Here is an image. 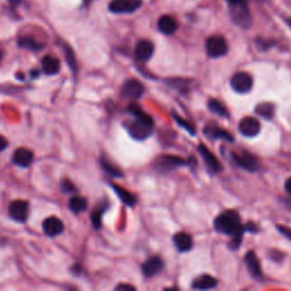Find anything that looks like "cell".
I'll return each instance as SVG.
<instances>
[{
	"label": "cell",
	"instance_id": "6da1fadb",
	"mask_svg": "<svg viewBox=\"0 0 291 291\" xmlns=\"http://www.w3.org/2000/svg\"><path fill=\"white\" fill-rule=\"evenodd\" d=\"M214 226H215V229L218 232L232 236V241L230 242V244H231L233 249H237L239 247L242 239V234L246 231V229H244V226H241L237 212L227 211L219 214L215 218Z\"/></svg>",
	"mask_w": 291,
	"mask_h": 291
},
{
	"label": "cell",
	"instance_id": "7a4b0ae2",
	"mask_svg": "<svg viewBox=\"0 0 291 291\" xmlns=\"http://www.w3.org/2000/svg\"><path fill=\"white\" fill-rule=\"evenodd\" d=\"M228 2L230 15L233 22L243 29L249 28L252 25L253 18L246 0H228Z\"/></svg>",
	"mask_w": 291,
	"mask_h": 291
},
{
	"label": "cell",
	"instance_id": "3957f363",
	"mask_svg": "<svg viewBox=\"0 0 291 291\" xmlns=\"http://www.w3.org/2000/svg\"><path fill=\"white\" fill-rule=\"evenodd\" d=\"M206 52L209 57L218 58L228 53L227 40L221 35H213L206 41Z\"/></svg>",
	"mask_w": 291,
	"mask_h": 291
},
{
	"label": "cell",
	"instance_id": "277c9868",
	"mask_svg": "<svg viewBox=\"0 0 291 291\" xmlns=\"http://www.w3.org/2000/svg\"><path fill=\"white\" fill-rule=\"evenodd\" d=\"M254 80L253 76L246 72L236 73L231 79V86L232 89L239 94L249 93L253 89Z\"/></svg>",
	"mask_w": 291,
	"mask_h": 291
},
{
	"label": "cell",
	"instance_id": "5b68a950",
	"mask_svg": "<svg viewBox=\"0 0 291 291\" xmlns=\"http://www.w3.org/2000/svg\"><path fill=\"white\" fill-rule=\"evenodd\" d=\"M142 0H113L109 4V11L115 14L133 13L141 7Z\"/></svg>",
	"mask_w": 291,
	"mask_h": 291
},
{
	"label": "cell",
	"instance_id": "8992f818",
	"mask_svg": "<svg viewBox=\"0 0 291 291\" xmlns=\"http://www.w3.org/2000/svg\"><path fill=\"white\" fill-rule=\"evenodd\" d=\"M239 131L241 132L242 136L247 138L256 137L260 131L259 121L252 116L243 117L239 123Z\"/></svg>",
	"mask_w": 291,
	"mask_h": 291
},
{
	"label": "cell",
	"instance_id": "52a82bcc",
	"mask_svg": "<svg viewBox=\"0 0 291 291\" xmlns=\"http://www.w3.org/2000/svg\"><path fill=\"white\" fill-rule=\"evenodd\" d=\"M127 130H129L132 138H135L137 140H144L151 135L152 125L136 119V121L132 122L129 127H127Z\"/></svg>",
	"mask_w": 291,
	"mask_h": 291
},
{
	"label": "cell",
	"instance_id": "ba28073f",
	"mask_svg": "<svg viewBox=\"0 0 291 291\" xmlns=\"http://www.w3.org/2000/svg\"><path fill=\"white\" fill-rule=\"evenodd\" d=\"M145 86L139 81L136 79L127 80L126 82L122 86V95H123L125 98L129 99H138L144 95Z\"/></svg>",
	"mask_w": 291,
	"mask_h": 291
},
{
	"label": "cell",
	"instance_id": "9c48e42d",
	"mask_svg": "<svg viewBox=\"0 0 291 291\" xmlns=\"http://www.w3.org/2000/svg\"><path fill=\"white\" fill-rule=\"evenodd\" d=\"M9 215L17 222H25L29 216V204L24 200H15L9 206Z\"/></svg>",
	"mask_w": 291,
	"mask_h": 291
},
{
	"label": "cell",
	"instance_id": "30bf717a",
	"mask_svg": "<svg viewBox=\"0 0 291 291\" xmlns=\"http://www.w3.org/2000/svg\"><path fill=\"white\" fill-rule=\"evenodd\" d=\"M186 164L187 162L185 160L172 155H163L158 157V160L156 161V166L158 167V170L161 171H170L173 170V168L183 166Z\"/></svg>",
	"mask_w": 291,
	"mask_h": 291
},
{
	"label": "cell",
	"instance_id": "8fae6325",
	"mask_svg": "<svg viewBox=\"0 0 291 291\" xmlns=\"http://www.w3.org/2000/svg\"><path fill=\"white\" fill-rule=\"evenodd\" d=\"M234 162L237 163V165L242 167L243 170H247L249 172H255L258 168V162L257 158L253 156L249 152L244 151L242 154H233Z\"/></svg>",
	"mask_w": 291,
	"mask_h": 291
},
{
	"label": "cell",
	"instance_id": "7c38bea8",
	"mask_svg": "<svg viewBox=\"0 0 291 291\" xmlns=\"http://www.w3.org/2000/svg\"><path fill=\"white\" fill-rule=\"evenodd\" d=\"M44 233L49 237H56L64 231V223L58 217H47L42 223Z\"/></svg>",
	"mask_w": 291,
	"mask_h": 291
},
{
	"label": "cell",
	"instance_id": "4fadbf2b",
	"mask_svg": "<svg viewBox=\"0 0 291 291\" xmlns=\"http://www.w3.org/2000/svg\"><path fill=\"white\" fill-rule=\"evenodd\" d=\"M198 150H199V152H200L203 160H204V162H205V164L209 168V170L213 171V172H219L222 170L221 163L218 162V160L215 157V155H214L211 150L207 149L205 146L199 145Z\"/></svg>",
	"mask_w": 291,
	"mask_h": 291
},
{
	"label": "cell",
	"instance_id": "5bb4252c",
	"mask_svg": "<svg viewBox=\"0 0 291 291\" xmlns=\"http://www.w3.org/2000/svg\"><path fill=\"white\" fill-rule=\"evenodd\" d=\"M164 267V263H163L162 258L154 256L148 258L146 262L142 264V272L146 275V277H154V275L158 274L161 271Z\"/></svg>",
	"mask_w": 291,
	"mask_h": 291
},
{
	"label": "cell",
	"instance_id": "9a60e30c",
	"mask_svg": "<svg viewBox=\"0 0 291 291\" xmlns=\"http://www.w3.org/2000/svg\"><path fill=\"white\" fill-rule=\"evenodd\" d=\"M13 162L17 166L28 167L33 162V152L28 148H18L14 152Z\"/></svg>",
	"mask_w": 291,
	"mask_h": 291
},
{
	"label": "cell",
	"instance_id": "2e32d148",
	"mask_svg": "<svg viewBox=\"0 0 291 291\" xmlns=\"http://www.w3.org/2000/svg\"><path fill=\"white\" fill-rule=\"evenodd\" d=\"M136 57L140 60V62H147L151 58L152 54H154V44L152 42L148 41V40H141V41L137 44L135 50Z\"/></svg>",
	"mask_w": 291,
	"mask_h": 291
},
{
	"label": "cell",
	"instance_id": "e0dca14e",
	"mask_svg": "<svg viewBox=\"0 0 291 291\" xmlns=\"http://www.w3.org/2000/svg\"><path fill=\"white\" fill-rule=\"evenodd\" d=\"M205 133L208 138H213V139H223L232 142L233 141V137L230 132L223 130L222 127H219L215 124H207L205 126Z\"/></svg>",
	"mask_w": 291,
	"mask_h": 291
},
{
	"label": "cell",
	"instance_id": "ac0fdd59",
	"mask_svg": "<svg viewBox=\"0 0 291 291\" xmlns=\"http://www.w3.org/2000/svg\"><path fill=\"white\" fill-rule=\"evenodd\" d=\"M173 241H174V244L178 252H181V253L189 252V250L192 248V244H193L191 236L186 232L176 233L175 236L173 237Z\"/></svg>",
	"mask_w": 291,
	"mask_h": 291
},
{
	"label": "cell",
	"instance_id": "d6986e66",
	"mask_svg": "<svg viewBox=\"0 0 291 291\" xmlns=\"http://www.w3.org/2000/svg\"><path fill=\"white\" fill-rule=\"evenodd\" d=\"M217 280L208 274H204L193 280L192 288L196 290H209L215 288L217 285Z\"/></svg>",
	"mask_w": 291,
	"mask_h": 291
},
{
	"label": "cell",
	"instance_id": "ffe728a7",
	"mask_svg": "<svg viewBox=\"0 0 291 291\" xmlns=\"http://www.w3.org/2000/svg\"><path fill=\"white\" fill-rule=\"evenodd\" d=\"M158 29L164 34H173L177 30V22L170 15H164L158 19Z\"/></svg>",
	"mask_w": 291,
	"mask_h": 291
},
{
	"label": "cell",
	"instance_id": "44dd1931",
	"mask_svg": "<svg viewBox=\"0 0 291 291\" xmlns=\"http://www.w3.org/2000/svg\"><path fill=\"white\" fill-rule=\"evenodd\" d=\"M41 68L43 73L47 75H55L59 72L60 62L53 56H44L41 60Z\"/></svg>",
	"mask_w": 291,
	"mask_h": 291
},
{
	"label": "cell",
	"instance_id": "7402d4cb",
	"mask_svg": "<svg viewBox=\"0 0 291 291\" xmlns=\"http://www.w3.org/2000/svg\"><path fill=\"white\" fill-rule=\"evenodd\" d=\"M244 262H246L249 272L252 273L253 277L255 278L262 277V270H260L259 260L256 256V254H255L254 252H249L246 255V257H244Z\"/></svg>",
	"mask_w": 291,
	"mask_h": 291
},
{
	"label": "cell",
	"instance_id": "603a6c76",
	"mask_svg": "<svg viewBox=\"0 0 291 291\" xmlns=\"http://www.w3.org/2000/svg\"><path fill=\"white\" fill-rule=\"evenodd\" d=\"M129 111L136 117L137 120H140L142 122H145V123H147V124L154 125V120L151 119V116H149L147 113H145V111L142 110L141 107L137 103H131L129 105Z\"/></svg>",
	"mask_w": 291,
	"mask_h": 291
},
{
	"label": "cell",
	"instance_id": "cb8c5ba5",
	"mask_svg": "<svg viewBox=\"0 0 291 291\" xmlns=\"http://www.w3.org/2000/svg\"><path fill=\"white\" fill-rule=\"evenodd\" d=\"M111 188L114 189V191L116 192V195L120 197V199L122 202H123L125 205L127 206H135L136 203H137V198L133 195V193H131L126 190L124 188H121L119 186H115L113 185Z\"/></svg>",
	"mask_w": 291,
	"mask_h": 291
},
{
	"label": "cell",
	"instance_id": "d4e9b609",
	"mask_svg": "<svg viewBox=\"0 0 291 291\" xmlns=\"http://www.w3.org/2000/svg\"><path fill=\"white\" fill-rule=\"evenodd\" d=\"M69 207L73 213L79 214V213H82L85 211L86 207H88V203H86V200L83 197L75 196L70 199Z\"/></svg>",
	"mask_w": 291,
	"mask_h": 291
},
{
	"label": "cell",
	"instance_id": "484cf974",
	"mask_svg": "<svg viewBox=\"0 0 291 291\" xmlns=\"http://www.w3.org/2000/svg\"><path fill=\"white\" fill-rule=\"evenodd\" d=\"M255 111L259 115L264 117L266 120H271L274 115V105L271 103H262L257 105L256 108H255Z\"/></svg>",
	"mask_w": 291,
	"mask_h": 291
},
{
	"label": "cell",
	"instance_id": "4316f807",
	"mask_svg": "<svg viewBox=\"0 0 291 291\" xmlns=\"http://www.w3.org/2000/svg\"><path fill=\"white\" fill-rule=\"evenodd\" d=\"M208 108L218 116H222V117L229 116L228 109L226 108V106H224L221 101H218L216 99H211L208 101Z\"/></svg>",
	"mask_w": 291,
	"mask_h": 291
},
{
	"label": "cell",
	"instance_id": "83f0119b",
	"mask_svg": "<svg viewBox=\"0 0 291 291\" xmlns=\"http://www.w3.org/2000/svg\"><path fill=\"white\" fill-rule=\"evenodd\" d=\"M18 44L19 47L27 48L30 50H38L42 47L41 44H39L35 40L31 37H23L18 40Z\"/></svg>",
	"mask_w": 291,
	"mask_h": 291
},
{
	"label": "cell",
	"instance_id": "f1b7e54d",
	"mask_svg": "<svg viewBox=\"0 0 291 291\" xmlns=\"http://www.w3.org/2000/svg\"><path fill=\"white\" fill-rule=\"evenodd\" d=\"M101 165H103L104 170H105L107 173H108V174L113 175L114 177H120V176H122L121 171L119 170V168L115 167L114 165H110V163H108L106 160H101Z\"/></svg>",
	"mask_w": 291,
	"mask_h": 291
},
{
	"label": "cell",
	"instance_id": "f546056e",
	"mask_svg": "<svg viewBox=\"0 0 291 291\" xmlns=\"http://www.w3.org/2000/svg\"><path fill=\"white\" fill-rule=\"evenodd\" d=\"M101 214H103V212H99L98 208H97L91 215V221H93L95 229H99L101 227Z\"/></svg>",
	"mask_w": 291,
	"mask_h": 291
},
{
	"label": "cell",
	"instance_id": "4dcf8cb0",
	"mask_svg": "<svg viewBox=\"0 0 291 291\" xmlns=\"http://www.w3.org/2000/svg\"><path fill=\"white\" fill-rule=\"evenodd\" d=\"M60 189H62V191L65 193H71V192H75L76 191V188L71 181L68 180H64L62 182V185H60Z\"/></svg>",
	"mask_w": 291,
	"mask_h": 291
},
{
	"label": "cell",
	"instance_id": "1f68e13d",
	"mask_svg": "<svg viewBox=\"0 0 291 291\" xmlns=\"http://www.w3.org/2000/svg\"><path fill=\"white\" fill-rule=\"evenodd\" d=\"M175 120H176V122L178 124H180L181 126H183L185 127L186 130H188L189 132H190V133H195V130H193V126L190 124V123H188V122H186V121H183L181 117H178V116H175Z\"/></svg>",
	"mask_w": 291,
	"mask_h": 291
},
{
	"label": "cell",
	"instance_id": "d6a6232c",
	"mask_svg": "<svg viewBox=\"0 0 291 291\" xmlns=\"http://www.w3.org/2000/svg\"><path fill=\"white\" fill-rule=\"evenodd\" d=\"M66 58H68V62L69 64L72 66V69L75 70V59H74V56H73V53L71 52V49L70 48H66Z\"/></svg>",
	"mask_w": 291,
	"mask_h": 291
},
{
	"label": "cell",
	"instance_id": "836d02e7",
	"mask_svg": "<svg viewBox=\"0 0 291 291\" xmlns=\"http://www.w3.org/2000/svg\"><path fill=\"white\" fill-rule=\"evenodd\" d=\"M278 230L283 234L285 238H288L291 240V229L290 228L283 227V226H278Z\"/></svg>",
	"mask_w": 291,
	"mask_h": 291
},
{
	"label": "cell",
	"instance_id": "e575fe53",
	"mask_svg": "<svg viewBox=\"0 0 291 291\" xmlns=\"http://www.w3.org/2000/svg\"><path fill=\"white\" fill-rule=\"evenodd\" d=\"M7 146H8V141L5 139L3 136H0V152L6 149Z\"/></svg>",
	"mask_w": 291,
	"mask_h": 291
},
{
	"label": "cell",
	"instance_id": "d590c367",
	"mask_svg": "<svg viewBox=\"0 0 291 291\" xmlns=\"http://www.w3.org/2000/svg\"><path fill=\"white\" fill-rule=\"evenodd\" d=\"M116 290H129V291H132V290H136L135 287H132V285L130 284H120V285H117L116 287Z\"/></svg>",
	"mask_w": 291,
	"mask_h": 291
},
{
	"label": "cell",
	"instance_id": "8d00e7d4",
	"mask_svg": "<svg viewBox=\"0 0 291 291\" xmlns=\"http://www.w3.org/2000/svg\"><path fill=\"white\" fill-rule=\"evenodd\" d=\"M284 188H285V190H287V192L289 193V195L291 196V177H289L288 180H287V182H285Z\"/></svg>",
	"mask_w": 291,
	"mask_h": 291
},
{
	"label": "cell",
	"instance_id": "74e56055",
	"mask_svg": "<svg viewBox=\"0 0 291 291\" xmlns=\"http://www.w3.org/2000/svg\"><path fill=\"white\" fill-rule=\"evenodd\" d=\"M38 74H39L38 70H34L33 72H31V76H33V78H35V76H38Z\"/></svg>",
	"mask_w": 291,
	"mask_h": 291
},
{
	"label": "cell",
	"instance_id": "f35d334b",
	"mask_svg": "<svg viewBox=\"0 0 291 291\" xmlns=\"http://www.w3.org/2000/svg\"><path fill=\"white\" fill-rule=\"evenodd\" d=\"M9 2H11L12 4H14V5H15V4H18L19 2H21V0H9Z\"/></svg>",
	"mask_w": 291,
	"mask_h": 291
},
{
	"label": "cell",
	"instance_id": "ab89813d",
	"mask_svg": "<svg viewBox=\"0 0 291 291\" xmlns=\"http://www.w3.org/2000/svg\"><path fill=\"white\" fill-rule=\"evenodd\" d=\"M3 57H4V53H3V50H2V49H0V62H2Z\"/></svg>",
	"mask_w": 291,
	"mask_h": 291
},
{
	"label": "cell",
	"instance_id": "60d3db41",
	"mask_svg": "<svg viewBox=\"0 0 291 291\" xmlns=\"http://www.w3.org/2000/svg\"><path fill=\"white\" fill-rule=\"evenodd\" d=\"M91 2H93V0H84V3H85V4H90Z\"/></svg>",
	"mask_w": 291,
	"mask_h": 291
},
{
	"label": "cell",
	"instance_id": "b9f144b4",
	"mask_svg": "<svg viewBox=\"0 0 291 291\" xmlns=\"http://www.w3.org/2000/svg\"><path fill=\"white\" fill-rule=\"evenodd\" d=\"M288 24H289V27L291 28V19H289V21H288Z\"/></svg>",
	"mask_w": 291,
	"mask_h": 291
}]
</instances>
